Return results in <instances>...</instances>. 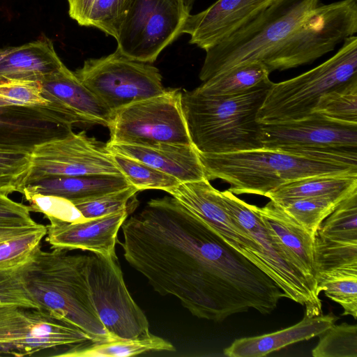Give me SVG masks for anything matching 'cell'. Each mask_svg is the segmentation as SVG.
<instances>
[{
    "label": "cell",
    "instance_id": "37",
    "mask_svg": "<svg viewBox=\"0 0 357 357\" xmlns=\"http://www.w3.org/2000/svg\"><path fill=\"white\" fill-rule=\"evenodd\" d=\"M47 226L0 242V269H10L26 262L47 234Z\"/></svg>",
    "mask_w": 357,
    "mask_h": 357
},
{
    "label": "cell",
    "instance_id": "31",
    "mask_svg": "<svg viewBox=\"0 0 357 357\" xmlns=\"http://www.w3.org/2000/svg\"><path fill=\"white\" fill-rule=\"evenodd\" d=\"M313 259L316 276L340 269H357V242L328 240L315 233Z\"/></svg>",
    "mask_w": 357,
    "mask_h": 357
},
{
    "label": "cell",
    "instance_id": "28",
    "mask_svg": "<svg viewBox=\"0 0 357 357\" xmlns=\"http://www.w3.org/2000/svg\"><path fill=\"white\" fill-rule=\"evenodd\" d=\"M132 0H68L70 18L84 26L96 28L116 38Z\"/></svg>",
    "mask_w": 357,
    "mask_h": 357
},
{
    "label": "cell",
    "instance_id": "5",
    "mask_svg": "<svg viewBox=\"0 0 357 357\" xmlns=\"http://www.w3.org/2000/svg\"><path fill=\"white\" fill-rule=\"evenodd\" d=\"M319 0H276L247 24L206 49L199 77L204 82L236 66L267 59Z\"/></svg>",
    "mask_w": 357,
    "mask_h": 357
},
{
    "label": "cell",
    "instance_id": "18",
    "mask_svg": "<svg viewBox=\"0 0 357 357\" xmlns=\"http://www.w3.org/2000/svg\"><path fill=\"white\" fill-rule=\"evenodd\" d=\"M276 0H218L206 10L189 15L182 33L206 50L247 24Z\"/></svg>",
    "mask_w": 357,
    "mask_h": 357
},
{
    "label": "cell",
    "instance_id": "17",
    "mask_svg": "<svg viewBox=\"0 0 357 357\" xmlns=\"http://www.w3.org/2000/svg\"><path fill=\"white\" fill-rule=\"evenodd\" d=\"M166 192L210 227L229 246L265 272L259 243L228 213L221 191L213 187L208 179L180 183Z\"/></svg>",
    "mask_w": 357,
    "mask_h": 357
},
{
    "label": "cell",
    "instance_id": "22",
    "mask_svg": "<svg viewBox=\"0 0 357 357\" xmlns=\"http://www.w3.org/2000/svg\"><path fill=\"white\" fill-rule=\"evenodd\" d=\"M337 317L323 313L314 317L306 314L297 324L284 329L257 336L235 340L224 349L228 357H262L294 343L319 336Z\"/></svg>",
    "mask_w": 357,
    "mask_h": 357
},
{
    "label": "cell",
    "instance_id": "43",
    "mask_svg": "<svg viewBox=\"0 0 357 357\" xmlns=\"http://www.w3.org/2000/svg\"><path fill=\"white\" fill-rule=\"evenodd\" d=\"M29 206L0 195V227H24L38 225L30 215Z\"/></svg>",
    "mask_w": 357,
    "mask_h": 357
},
{
    "label": "cell",
    "instance_id": "3",
    "mask_svg": "<svg viewBox=\"0 0 357 357\" xmlns=\"http://www.w3.org/2000/svg\"><path fill=\"white\" fill-rule=\"evenodd\" d=\"M273 83L269 79L244 93L228 96L182 92V109L195 149L226 153L263 147L257 115Z\"/></svg>",
    "mask_w": 357,
    "mask_h": 357
},
{
    "label": "cell",
    "instance_id": "16",
    "mask_svg": "<svg viewBox=\"0 0 357 357\" xmlns=\"http://www.w3.org/2000/svg\"><path fill=\"white\" fill-rule=\"evenodd\" d=\"M76 123L52 102L20 106L0 99V151L31 154L36 146L70 134Z\"/></svg>",
    "mask_w": 357,
    "mask_h": 357
},
{
    "label": "cell",
    "instance_id": "10",
    "mask_svg": "<svg viewBox=\"0 0 357 357\" xmlns=\"http://www.w3.org/2000/svg\"><path fill=\"white\" fill-rule=\"evenodd\" d=\"M190 10L181 0H132L116 38L123 56L152 63L181 34Z\"/></svg>",
    "mask_w": 357,
    "mask_h": 357
},
{
    "label": "cell",
    "instance_id": "1",
    "mask_svg": "<svg viewBox=\"0 0 357 357\" xmlns=\"http://www.w3.org/2000/svg\"><path fill=\"white\" fill-rule=\"evenodd\" d=\"M128 263L158 294L214 321L254 309L267 314L285 297L264 272L172 197L153 199L121 225Z\"/></svg>",
    "mask_w": 357,
    "mask_h": 357
},
{
    "label": "cell",
    "instance_id": "21",
    "mask_svg": "<svg viewBox=\"0 0 357 357\" xmlns=\"http://www.w3.org/2000/svg\"><path fill=\"white\" fill-rule=\"evenodd\" d=\"M43 96L78 123L108 127L112 112L65 65L41 82Z\"/></svg>",
    "mask_w": 357,
    "mask_h": 357
},
{
    "label": "cell",
    "instance_id": "11",
    "mask_svg": "<svg viewBox=\"0 0 357 357\" xmlns=\"http://www.w3.org/2000/svg\"><path fill=\"white\" fill-rule=\"evenodd\" d=\"M179 89L133 102L114 112L108 143L156 142L192 144L181 106Z\"/></svg>",
    "mask_w": 357,
    "mask_h": 357
},
{
    "label": "cell",
    "instance_id": "33",
    "mask_svg": "<svg viewBox=\"0 0 357 357\" xmlns=\"http://www.w3.org/2000/svg\"><path fill=\"white\" fill-rule=\"evenodd\" d=\"M316 233L328 240L357 242V191L338 204Z\"/></svg>",
    "mask_w": 357,
    "mask_h": 357
},
{
    "label": "cell",
    "instance_id": "4",
    "mask_svg": "<svg viewBox=\"0 0 357 357\" xmlns=\"http://www.w3.org/2000/svg\"><path fill=\"white\" fill-rule=\"evenodd\" d=\"M88 254L43 251L38 245L20 266L24 284L39 307L78 327L93 340L109 335L93 305L86 277Z\"/></svg>",
    "mask_w": 357,
    "mask_h": 357
},
{
    "label": "cell",
    "instance_id": "13",
    "mask_svg": "<svg viewBox=\"0 0 357 357\" xmlns=\"http://www.w3.org/2000/svg\"><path fill=\"white\" fill-rule=\"evenodd\" d=\"M86 277L95 310L109 335L137 338L150 333L148 319L129 293L117 257L89 252Z\"/></svg>",
    "mask_w": 357,
    "mask_h": 357
},
{
    "label": "cell",
    "instance_id": "29",
    "mask_svg": "<svg viewBox=\"0 0 357 357\" xmlns=\"http://www.w3.org/2000/svg\"><path fill=\"white\" fill-rule=\"evenodd\" d=\"M270 73L261 62L243 63L214 75L193 91L210 96L241 93L269 80Z\"/></svg>",
    "mask_w": 357,
    "mask_h": 357
},
{
    "label": "cell",
    "instance_id": "15",
    "mask_svg": "<svg viewBox=\"0 0 357 357\" xmlns=\"http://www.w3.org/2000/svg\"><path fill=\"white\" fill-rule=\"evenodd\" d=\"M261 124L265 148L357 154V123L314 113L301 119Z\"/></svg>",
    "mask_w": 357,
    "mask_h": 357
},
{
    "label": "cell",
    "instance_id": "40",
    "mask_svg": "<svg viewBox=\"0 0 357 357\" xmlns=\"http://www.w3.org/2000/svg\"><path fill=\"white\" fill-rule=\"evenodd\" d=\"M0 99L20 106H47L51 104L43 95L41 82L33 80L1 82Z\"/></svg>",
    "mask_w": 357,
    "mask_h": 357
},
{
    "label": "cell",
    "instance_id": "14",
    "mask_svg": "<svg viewBox=\"0 0 357 357\" xmlns=\"http://www.w3.org/2000/svg\"><path fill=\"white\" fill-rule=\"evenodd\" d=\"M31 160L25 184L50 176L122 174L106 146L84 131L36 146Z\"/></svg>",
    "mask_w": 357,
    "mask_h": 357
},
{
    "label": "cell",
    "instance_id": "46",
    "mask_svg": "<svg viewBox=\"0 0 357 357\" xmlns=\"http://www.w3.org/2000/svg\"><path fill=\"white\" fill-rule=\"evenodd\" d=\"M184 3L185 5L190 9L191 10L192 8V5L195 2V0H181Z\"/></svg>",
    "mask_w": 357,
    "mask_h": 357
},
{
    "label": "cell",
    "instance_id": "9",
    "mask_svg": "<svg viewBox=\"0 0 357 357\" xmlns=\"http://www.w3.org/2000/svg\"><path fill=\"white\" fill-rule=\"evenodd\" d=\"M94 339L78 327L40 308L0 302V354L36 356L69 349Z\"/></svg>",
    "mask_w": 357,
    "mask_h": 357
},
{
    "label": "cell",
    "instance_id": "39",
    "mask_svg": "<svg viewBox=\"0 0 357 357\" xmlns=\"http://www.w3.org/2000/svg\"><path fill=\"white\" fill-rule=\"evenodd\" d=\"M139 192L134 186L73 204L85 219L99 218L130 209V199Z\"/></svg>",
    "mask_w": 357,
    "mask_h": 357
},
{
    "label": "cell",
    "instance_id": "27",
    "mask_svg": "<svg viewBox=\"0 0 357 357\" xmlns=\"http://www.w3.org/2000/svg\"><path fill=\"white\" fill-rule=\"evenodd\" d=\"M356 191L357 176L322 175L286 183L266 197L275 202H280L312 197L346 198Z\"/></svg>",
    "mask_w": 357,
    "mask_h": 357
},
{
    "label": "cell",
    "instance_id": "38",
    "mask_svg": "<svg viewBox=\"0 0 357 357\" xmlns=\"http://www.w3.org/2000/svg\"><path fill=\"white\" fill-rule=\"evenodd\" d=\"M31 165L30 153L0 151V195L21 193Z\"/></svg>",
    "mask_w": 357,
    "mask_h": 357
},
{
    "label": "cell",
    "instance_id": "20",
    "mask_svg": "<svg viewBox=\"0 0 357 357\" xmlns=\"http://www.w3.org/2000/svg\"><path fill=\"white\" fill-rule=\"evenodd\" d=\"M112 153L145 163L185 183L206 178L197 151L192 144L156 142L105 144Z\"/></svg>",
    "mask_w": 357,
    "mask_h": 357
},
{
    "label": "cell",
    "instance_id": "41",
    "mask_svg": "<svg viewBox=\"0 0 357 357\" xmlns=\"http://www.w3.org/2000/svg\"><path fill=\"white\" fill-rule=\"evenodd\" d=\"M23 195L29 202L30 211L41 213L47 219L54 218L68 222L86 220L72 202L63 198L37 193L25 192Z\"/></svg>",
    "mask_w": 357,
    "mask_h": 357
},
{
    "label": "cell",
    "instance_id": "12",
    "mask_svg": "<svg viewBox=\"0 0 357 357\" xmlns=\"http://www.w3.org/2000/svg\"><path fill=\"white\" fill-rule=\"evenodd\" d=\"M74 73L112 113L166 89L156 67L130 59L117 50L107 56L86 60Z\"/></svg>",
    "mask_w": 357,
    "mask_h": 357
},
{
    "label": "cell",
    "instance_id": "19",
    "mask_svg": "<svg viewBox=\"0 0 357 357\" xmlns=\"http://www.w3.org/2000/svg\"><path fill=\"white\" fill-rule=\"evenodd\" d=\"M130 209L79 222L48 219L46 241L52 249H80L105 257H117V234Z\"/></svg>",
    "mask_w": 357,
    "mask_h": 357
},
{
    "label": "cell",
    "instance_id": "35",
    "mask_svg": "<svg viewBox=\"0 0 357 357\" xmlns=\"http://www.w3.org/2000/svg\"><path fill=\"white\" fill-rule=\"evenodd\" d=\"M313 112L335 121L357 123V79L324 94Z\"/></svg>",
    "mask_w": 357,
    "mask_h": 357
},
{
    "label": "cell",
    "instance_id": "47",
    "mask_svg": "<svg viewBox=\"0 0 357 357\" xmlns=\"http://www.w3.org/2000/svg\"></svg>",
    "mask_w": 357,
    "mask_h": 357
},
{
    "label": "cell",
    "instance_id": "36",
    "mask_svg": "<svg viewBox=\"0 0 357 357\" xmlns=\"http://www.w3.org/2000/svg\"><path fill=\"white\" fill-rule=\"evenodd\" d=\"M314 357H357V326L333 324L319 336Z\"/></svg>",
    "mask_w": 357,
    "mask_h": 357
},
{
    "label": "cell",
    "instance_id": "25",
    "mask_svg": "<svg viewBox=\"0 0 357 357\" xmlns=\"http://www.w3.org/2000/svg\"><path fill=\"white\" fill-rule=\"evenodd\" d=\"M131 185L122 174L50 176L25 184L21 193L56 196L75 204Z\"/></svg>",
    "mask_w": 357,
    "mask_h": 357
},
{
    "label": "cell",
    "instance_id": "8",
    "mask_svg": "<svg viewBox=\"0 0 357 357\" xmlns=\"http://www.w3.org/2000/svg\"><path fill=\"white\" fill-rule=\"evenodd\" d=\"M225 208L237 223L257 241L261 249L265 273L286 298L305 307L307 317L322 314L317 284L300 269L287 252L265 227L255 209L229 190L221 191Z\"/></svg>",
    "mask_w": 357,
    "mask_h": 357
},
{
    "label": "cell",
    "instance_id": "6",
    "mask_svg": "<svg viewBox=\"0 0 357 357\" xmlns=\"http://www.w3.org/2000/svg\"><path fill=\"white\" fill-rule=\"evenodd\" d=\"M357 79V37L318 66L291 79L273 83L257 115L260 123L301 119L314 114L319 99Z\"/></svg>",
    "mask_w": 357,
    "mask_h": 357
},
{
    "label": "cell",
    "instance_id": "24",
    "mask_svg": "<svg viewBox=\"0 0 357 357\" xmlns=\"http://www.w3.org/2000/svg\"><path fill=\"white\" fill-rule=\"evenodd\" d=\"M63 65L52 40L43 36L13 47L0 61V82L12 79L42 82Z\"/></svg>",
    "mask_w": 357,
    "mask_h": 357
},
{
    "label": "cell",
    "instance_id": "7",
    "mask_svg": "<svg viewBox=\"0 0 357 357\" xmlns=\"http://www.w3.org/2000/svg\"><path fill=\"white\" fill-rule=\"evenodd\" d=\"M356 32L357 0L318 3L264 64L271 73L311 63Z\"/></svg>",
    "mask_w": 357,
    "mask_h": 357
},
{
    "label": "cell",
    "instance_id": "34",
    "mask_svg": "<svg viewBox=\"0 0 357 357\" xmlns=\"http://www.w3.org/2000/svg\"><path fill=\"white\" fill-rule=\"evenodd\" d=\"M112 154L121 173L138 191L154 189L167 192L181 183L172 176L144 162L120 154Z\"/></svg>",
    "mask_w": 357,
    "mask_h": 357
},
{
    "label": "cell",
    "instance_id": "26",
    "mask_svg": "<svg viewBox=\"0 0 357 357\" xmlns=\"http://www.w3.org/2000/svg\"><path fill=\"white\" fill-rule=\"evenodd\" d=\"M174 350L172 343L149 333L137 338L109 335L70 347L58 356L127 357L151 351Z\"/></svg>",
    "mask_w": 357,
    "mask_h": 357
},
{
    "label": "cell",
    "instance_id": "30",
    "mask_svg": "<svg viewBox=\"0 0 357 357\" xmlns=\"http://www.w3.org/2000/svg\"><path fill=\"white\" fill-rule=\"evenodd\" d=\"M319 293L343 308L342 316L357 318V269H340L321 273L316 276Z\"/></svg>",
    "mask_w": 357,
    "mask_h": 357
},
{
    "label": "cell",
    "instance_id": "42",
    "mask_svg": "<svg viewBox=\"0 0 357 357\" xmlns=\"http://www.w3.org/2000/svg\"><path fill=\"white\" fill-rule=\"evenodd\" d=\"M0 302L39 307L24 284L20 266L0 269Z\"/></svg>",
    "mask_w": 357,
    "mask_h": 357
},
{
    "label": "cell",
    "instance_id": "23",
    "mask_svg": "<svg viewBox=\"0 0 357 357\" xmlns=\"http://www.w3.org/2000/svg\"><path fill=\"white\" fill-rule=\"evenodd\" d=\"M255 209L266 229L282 245L304 274L317 284L313 259L314 236L275 202Z\"/></svg>",
    "mask_w": 357,
    "mask_h": 357
},
{
    "label": "cell",
    "instance_id": "2",
    "mask_svg": "<svg viewBox=\"0 0 357 357\" xmlns=\"http://www.w3.org/2000/svg\"><path fill=\"white\" fill-rule=\"evenodd\" d=\"M197 153L206 179L225 181L234 195L266 197L278 187L299 178L357 176V154L265 147L226 153Z\"/></svg>",
    "mask_w": 357,
    "mask_h": 357
},
{
    "label": "cell",
    "instance_id": "32",
    "mask_svg": "<svg viewBox=\"0 0 357 357\" xmlns=\"http://www.w3.org/2000/svg\"><path fill=\"white\" fill-rule=\"evenodd\" d=\"M344 198L312 197L277 203L294 220L314 235L321 222Z\"/></svg>",
    "mask_w": 357,
    "mask_h": 357
},
{
    "label": "cell",
    "instance_id": "45",
    "mask_svg": "<svg viewBox=\"0 0 357 357\" xmlns=\"http://www.w3.org/2000/svg\"><path fill=\"white\" fill-rule=\"evenodd\" d=\"M13 47H7L0 49V61L12 50Z\"/></svg>",
    "mask_w": 357,
    "mask_h": 357
},
{
    "label": "cell",
    "instance_id": "44",
    "mask_svg": "<svg viewBox=\"0 0 357 357\" xmlns=\"http://www.w3.org/2000/svg\"><path fill=\"white\" fill-rule=\"evenodd\" d=\"M40 225L24 227H0V242L35 230Z\"/></svg>",
    "mask_w": 357,
    "mask_h": 357
}]
</instances>
